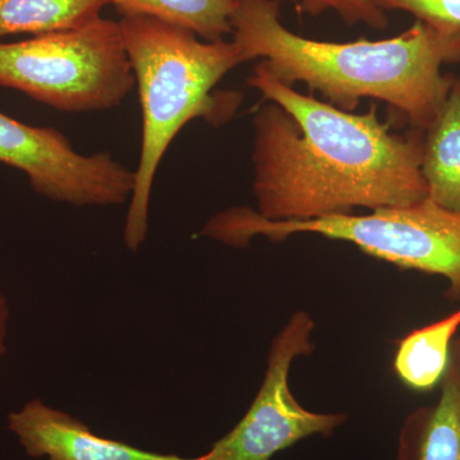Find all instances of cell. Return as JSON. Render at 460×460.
Wrapping results in <instances>:
<instances>
[{"instance_id": "6da1fadb", "label": "cell", "mask_w": 460, "mask_h": 460, "mask_svg": "<svg viewBox=\"0 0 460 460\" xmlns=\"http://www.w3.org/2000/svg\"><path fill=\"white\" fill-rule=\"evenodd\" d=\"M253 117L256 213L274 222L402 208L428 199L422 144L390 132L376 108L357 114L298 93L257 65Z\"/></svg>"}, {"instance_id": "7a4b0ae2", "label": "cell", "mask_w": 460, "mask_h": 460, "mask_svg": "<svg viewBox=\"0 0 460 460\" xmlns=\"http://www.w3.org/2000/svg\"><path fill=\"white\" fill-rule=\"evenodd\" d=\"M232 27L244 60H261L275 80L307 84L345 111H354L362 99H377L422 128L434 120L452 86L441 68L460 58V35L420 21L386 40L304 38L281 23L278 0H238Z\"/></svg>"}, {"instance_id": "3957f363", "label": "cell", "mask_w": 460, "mask_h": 460, "mask_svg": "<svg viewBox=\"0 0 460 460\" xmlns=\"http://www.w3.org/2000/svg\"><path fill=\"white\" fill-rule=\"evenodd\" d=\"M118 22L142 111L140 162L124 228L126 246L137 251L146 239L151 190L166 150L190 120L208 115L224 120L234 113L235 95L217 100L211 91L246 60L234 41L199 40L155 18L127 16Z\"/></svg>"}, {"instance_id": "277c9868", "label": "cell", "mask_w": 460, "mask_h": 460, "mask_svg": "<svg viewBox=\"0 0 460 460\" xmlns=\"http://www.w3.org/2000/svg\"><path fill=\"white\" fill-rule=\"evenodd\" d=\"M208 233L232 247L247 246L255 237L280 242L305 233L348 242L398 268L444 278L449 286L447 296L460 298V211L445 208L429 198L367 214L289 222L265 219L250 208H233L211 217Z\"/></svg>"}, {"instance_id": "5b68a950", "label": "cell", "mask_w": 460, "mask_h": 460, "mask_svg": "<svg viewBox=\"0 0 460 460\" xmlns=\"http://www.w3.org/2000/svg\"><path fill=\"white\" fill-rule=\"evenodd\" d=\"M135 84L119 22L108 18L71 31L0 41V86L62 113L119 107Z\"/></svg>"}, {"instance_id": "8992f818", "label": "cell", "mask_w": 460, "mask_h": 460, "mask_svg": "<svg viewBox=\"0 0 460 460\" xmlns=\"http://www.w3.org/2000/svg\"><path fill=\"white\" fill-rule=\"evenodd\" d=\"M314 320L307 311H296L272 339L265 376L243 419L213 444L201 460H270L305 438L330 436L343 423L344 413L305 410L293 395L289 374L299 357L311 356Z\"/></svg>"}, {"instance_id": "52a82bcc", "label": "cell", "mask_w": 460, "mask_h": 460, "mask_svg": "<svg viewBox=\"0 0 460 460\" xmlns=\"http://www.w3.org/2000/svg\"><path fill=\"white\" fill-rule=\"evenodd\" d=\"M0 163L25 172L33 190L74 206H119L136 174L109 153L84 155L56 128L32 127L0 111Z\"/></svg>"}, {"instance_id": "ba28073f", "label": "cell", "mask_w": 460, "mask_h": 460, "mask_svg": "<svg viewBox=\"0 0 460 460\" xmlns=\"http://www.w3.org/2000/svg\"><path fill=\"white\" fill-rule=\"evenodd\" d=\"M8 428L33 458L49 460H201L145 452L93 434L71 414L35 399L8 416Z\"/></svg>"}, {"instance_id": "9c48e42d", "label": "cell", "mask_w": 460, "mask_h": 460, "mask_svg": "<svg viewBox=\"0 0 460 460\" xmlns=\"http://www.w3.org/2000/svg\"><path fill=\"white\" fill-rule=\"evenodd\" d=\"M398 460H460V370L452 361L441 380L438 402L405 420Z\"/></svg>"}, {"instance_id": "30bf717a", "label": "cell", "mask_w": 460, "mask_h": 460, "mask_svg": "<svg viewBox=\"0 0 460 460\" xmlns=\"http://www.w3.org/2000/svg\"><path fill=\"white\" fill-rule=\"evenodd\" d=\"M428 129L420 165L428 198L460 211V80L452 83Z\"/></svg>"}, {"instance_id": "8fae6325", "label": "cell", "mask_w": 460, "mask_h": 460, "mask_svg": "<svg viewBox=\"0 0 460 460\" xmlns=\"http://www.w3.org/2000/svg\"><path fill=\"white\" fill-rule=\"evenodd\" d=\"M460 332V307L444 319L413 330L396 345L393 367L402 385L417 393L440 385Z\"/></svg>"}, {"instance_id": "7c38bea8", "label": "cell", "mask_w": 460, "mask_h": 460, "mask_svg": "<svg viewBox=\"0 0 460 460\" xmlns=\"http://www.w3.org/2000/svg\"><path fill=\"white\" fill-rule=\"evenodd\" d=\"M113 0H0V41L7 36L71 31L102 18Z\"/></svg>"}, {"instance_id": "4fadbf2b", "label": "cell", "mask_w": 460, "mask_h": 460, "mask_svg": "<svg viewBox=\"0 0 460 460\" xmlns=\"http://www.w3.org/2000/svg\"><path fill=\"white\" fill-rule=\"evenodd\" d=\"M238 0H113L122 17L155 18L195 33L206 41L224 40L233 32Z\"/></svg>"}, {"instance_id": "5bb4252c", "label": "cell", "mask_w": 460, "mask_h": 460, "mask_svg": "<svg viewBox=\"0 0 460 460\" xmlns=\"http://www.w3.org/2000/svg\"><path fill=\"white\" fill-rule=\"evenodd\" d=\"M383 11H404L440 31L460 35V0H375Z\"/></svg>"}, {"instance_id": "9a60e30c", "label": "cell", "mask_w": 460, "mask_h": 460, "mask_svg": "<svg viewBox=\"0 0 460 460\" xmlns=\"http://www.w3.org/2000/svg\"><path fill=\"white\" fill-rule=\"evenodd\" d=\"M280 2V0H278ZM307 13L317 16L326 11H334L349 25L363 23L372 29H385L387 21L385 11L378 7L375 0H290Z\"/></svg>"}, {"instance_id": "2e32d148", "label": "cell", "mask_w": 460, "mask_h": 460, "mask_svg": "<svg viewBox=\"0 0 460 460\" xmlns=\"http://www.w3.org/2000/svg\"><path fill=\"white\" fill-rule=\"evenodd\" d=\"M8 319L9 307L7 298H5L2 290H0V358H2L3 354L7 352L5 338H7Z\"/></svg>"}, {"instance_id": "e0dca14e", "label": "cell", "mask_w": 460, "mask_h": 460, "mask_svg": "<svg viewBox=\"0 0 460 460\" xmlns=\"http://www.w3.org/2000/svg\"><path fill=\"white\" fill-rule=\"evenodd\" d=\"M450 361H452L460 370V332H458V335H456V339H454L452 353H450Z\"/></svg>"}]
</instances>
